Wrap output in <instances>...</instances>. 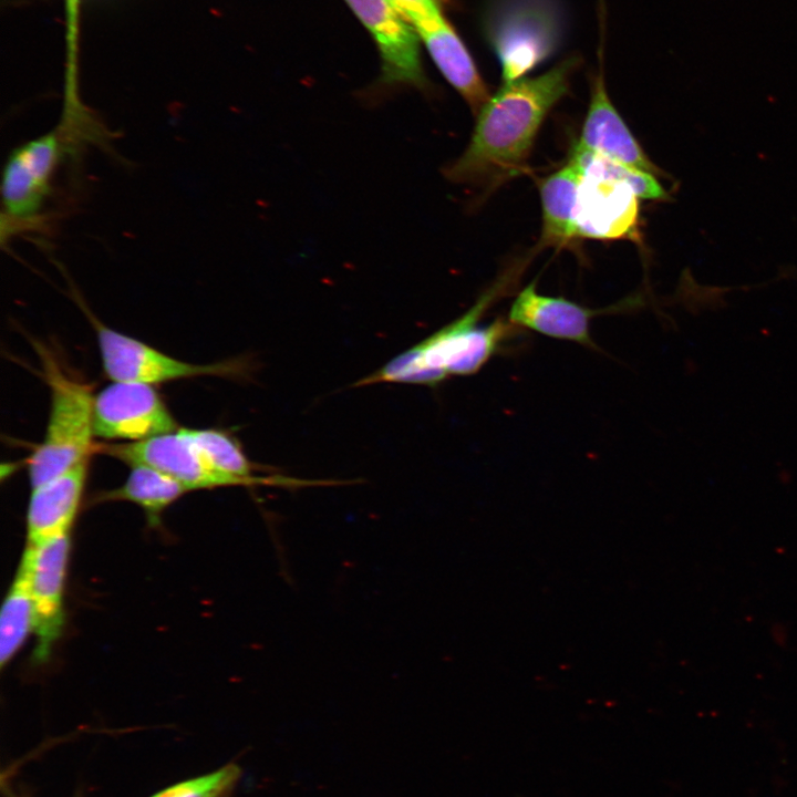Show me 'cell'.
<instances>
[{"label":"cell","instance_id":"6da1fadb","mask_svg":"<svg viewBox=\"0 0 797 797\" xmlns=\"http://www.w3.org/2000/svg\"><path fill=\"white\" fill-rule=\"evenodd\" d=\"M579 64L572 55L541 75L504 83L477 113L468 146L444 176L487 193L521 173L545 117L569 91Z\"/></svg>","mask_w":797,"mask_h":797},{"label":"cell","instance_id":"7a4b0ae2","mask_svg":"<svg viewBox=\"0 0 797 797\" xmlns=\"http://www.w3.org/2000/svg\"><path fill=\"white\" fill-rule=\"evenodd\" d=\"M516 268L504 273L460 317L423 341L394 356L383 366L352 384L403 383L435 387L451 375H473L517 333L509 320L480 324L486 311L515 283Z\"/></svg>","mask_w":797,"mask_h":797},{"label":"cell","instance_id":"3957f363","mask_svg":"<svg viewBox=\"0 0 797 797\" xmlns=\"http://www.w3.org/2000/svg\"><path fill=\"white\" fill-rule=\"evenodd\" d=\"M34 348L50 390V412L43 441L28 462L32 488L90 458L95 446L91 386L71 375L45 345L35 342Z\"/></svg>","mask_w":797,"mask_h":797},{"label":"cell","instance_id":"277c9868","mask_svg":"<svg viewBox=\"0 0 797 797\" xmlns=\"http://www.w3.org/2000/svg\"><path fill=\"white\" fill-rule=\"evenodd\" d=\"M483 30L500 63L504 83H510L557 51L563 20L557 0H490Z\"/></svg>","mask_w":797,"mask_h":797},{"label":"cell","instance_id":"5b68a950","mask_svg":"<svg viewBox=\"0 0 797 797\" xmlns=\"http://www.w3.org/2000/svg\"><path fill=\"white\" fill-rule=\"evenodd\" d=\"M79 143L59 124L15 147L7 159L1 184L2 240L42 225V210L63 157Z\"/></svg>","mask_w":797,"mask_h":797},{"label":"cell","instance_id":"8992f818","mask_svg":"<svg viewBox=\"0 0 797 797\" xmlns=\"http://www.w3.org/2000/svg\"><path fill=\"white\" fill-rule=\"evenodd\" d=\"M86 314L96 331L104 372L114 382L154 385L206 375L232 377L247 372V362L239 359L213 364L177 360L102 324L87 311Z\"/></svg>","mask_w":797,"mask_h":797},{"label":"cell","instance_id":"52a82bcc","mask_svg":"<svg viewBox=\"0 0 797 797\" xmlns=\"http://www.w3.org/2000/svg\"><path fill=\"white\" fill-rule=\"evenodd\" d=\"M375 42L381 58L380 85L428 90L421 60V39L390 0H344Z\"/></svg>","mask_w":797,"mask_h":797},{"label":"cell","instance_id":"ba28073f","mask_svg":"<svg viewBox=\"0 0 797 797\" xmlns=\"http://www.w3.org/2000/svg\"><path fill=\"white\" fill-rule=\"evenodd\" d=\"M178 428L153 385L113 382L94 396V437L138 442Z\"/></svg>","mask_w":797,"mask_h":797},{"label":"cell","instance_id":"9c48e42d","mask_svg":"<svg viewBox=\"0 0 797 797\" xmlns=\"http://www.w3.org/2000/svg\"><path fill=\"white\" fill-rule=\"evenodd\" d=\"M94 452L130 466L155 468L189 490L241 486L237 479L216 469L182 428L138 442L95 445Z\"/></svg>","mask_w":797,"mask_h":797},{"label":"cell","instance_id":"30bf717a","mask_svg":"<svg viewBox=\"0 0 797 797\" xmlns=\"http://www.w3.org/2000/svg\"><path fill=\"white\" fill-rule=\"evenodd\" d=\"M70 535H60L39 544H27L24 566L33 604V632L37 634L34 658L45 661L61 635L64 622L63 596L70 556Z\"/></svg>","mask_w":797,"mask_h":797},{"label":"cell","instance_id":"8fae6325","mask_svg":"<svg viewBox=\"0 0 797 797\" xmlns=\"http://www.w3.org/2000/svg\"><path fill=\"white\" fill-rule=\"evenodd\" d=\"M576 225L578 238L639 239V197L624 182L581 174Z\"/></svg>","mask_w":797,"mask_h":797},{"label":"cell","instance_id":"7c38bea8","mask_svg":"<svg viewBox=\"0 0 797 797\" xmlns=\"http://www.w3.org/2000/svg\"><path fill=\"white\" fill-rule=\"evenodd\" d=\"M605 312L610 311L589 309L561 297L541 294L536 283L531 282L516 296L507 319L518 328L599 350L590 333V322Z\"/></svg>","mask_w":797,"mask_h":797},{"label":"cell","instance_id":"4fadbf2b","mask_svg":"<svg viewBox=\"0 0 797 797\" xmlns=\"http://www.w3.org/2000/svg\"><path fill=\"white\" fill-rule=\"evenodd\" d=\"M601 65L600 63V70L592 82L589 108L580 138L575 147L653 175L663 174L644 154L610 101Z\"/></svg>","mask_w":797,"mask_h":797},{"label":"cell","instance_id":"5bb4252c","mask_svg":"<svg viewBox=\"0 0 797 797\" xmlns=\"http://www.w3.org/2000/svg\"><path fill=\"white\" fill-rule=\"evenodd\" d=\"M90 458L32 488L27 511V544L70 534L83 495Z\"/></svg>","mask_w":797,"mask_h":797},{"label":"cell","instance_id":"9a60e30c","mask_svg":"<svg viewBox=\"0 0 797 797\" xmlns=\"http://www.w3.org/2000/svg\"><path fill=\"white\" fill-rule=\"evenodd\" d=\"M445 80L477 114L490 99L466 45L445 15L413 25Z\"/></svg>","mask_w":797,"mask_h":797},{"label":"cell","instance_id":"2e32d148","mask_svg":"<svg viewBox=\"0 0 797 797\" xmlns=\"http://www.w3.org/2000/svg\"><path fill=\"white\" fill-rule=\"evenodd\" d=\"M580 170L573 162L542 180L540 198L542 208L541 247H562L578 238L576 211Z\"/></svg>","mask_w":797,"mask_h":797},{"label":"cell","instance_id":"e0dca14e","mask_svg":"<svg viewBox=\"0 0 797 797\" xmlns=\"http://www.w3.org/2000/svg\"><path fill=\"white\" fill-rule=\"evenodd\" d=\"M188 491L182 483L155 468L134 465L122 486L100 494L96 501H131L142 508L153 526L158 525L169 505Z\"/></svg>","mask_w":797,"mask_h":797},{"label":"cell","instance_id":"ac0fdd59","mask_svg":"<svg viewBox=\"0 0 797 797\" xmlns=\"http://www.w3.org/2000/svg\"><path fill=\"white\" fill-rule=\"evenodd\" d=\"M34 614L29 579L20 562L17 575L3 601L0 615V664L3 667L21 649L33 631Z\"/></svg>","mask_w":797,"mask_h":797},{"label":"cell","instance_id":"d6986e66","mask_svg":"<svg viewBox=\"0 0 797 797\" xmlns=\"http://www.w3.org/2000/svg\"><path fill=\"white\" fill-rule=\"evenodd\" d=\"M581 174L613 178L627 183L642 199H665L666 193L653 174L630 167L605 156L575 147L570 158Z\"/></svg>","mask_w":797,"mask_h":797},{"label":"cell","instance_id":"ffe728a7","mask_svg":"<svg viewBox=\"0 0 797 797\" xmlns=\"http://www.w3.org/2000/svg\"><path fill=\"white\" fill-rule=\"evenodd\" d=\"M239 776V767L227 764L214 772L178 782L151 797H228Z\"/></svg>","mask_w":797,"mask_h":797},{"label":"cell","instance_id":"44dd1931","mask_svg":"<svg viewBox=\"0 0 797 797\" xmlns=\"http://www.w3.org/2000/svg\"><path fill=\"white\" fill-rule=\"evenodd\" d=\"M412 25L444 15L441 0H390Z\"/></svg>","mask_w":797,"mask_h":797},{"label":"cell","instance_id":"7402d4cb","mask_svg":"<svg viewBox=\"0 0 797 797\" xmlns=\"http://www.w3.org/2000/svg\"><path fill=\"white\" fill-rule=\"evenodd\" d=\"M79 0H66V12H68V42H69V59H68V71L65 80V90L75 92L77 89L76 79V60H75V39H76V23H77V10Z\"/></svg>","mask_w":797,"mask_h":797},{"label":"cell","instance_id":"603a6c76","mask_svg":"<svg viewBox=\"0 0 797 797\" xmlns=\"http://www.w3.org/2000/svg\"><path fill=\"white\" fill-rule=\"evenodd\" d=\"M6 789H7V797H22L19 794L14 793L10 787H8Z\"/></svg>","mask_w":797,"mask_h":797}]
</instances>
